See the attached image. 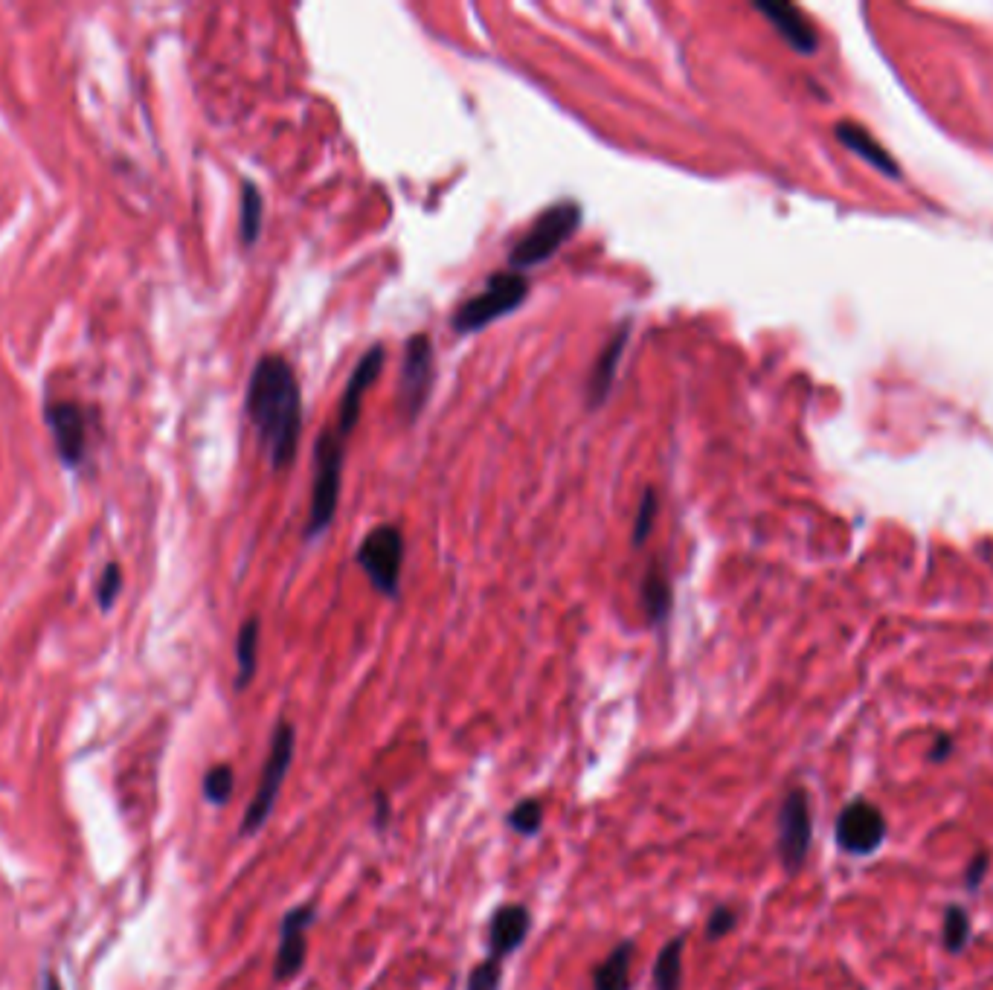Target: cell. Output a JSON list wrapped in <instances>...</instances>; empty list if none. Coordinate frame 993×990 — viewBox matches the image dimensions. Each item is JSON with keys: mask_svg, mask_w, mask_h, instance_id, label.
<instances>
[{"mask_svg": "<svg viewBox=\"0 0 993 990\" xmlns=\"http://www.w3.org/2000/svg\"><path fill=\"white\" fill-rule=\"evenodd\" d=\"M247 416L273 471L291 468L300 448L302 392L291 363L282 355H265L253 366L247 384Z\"/></svg>", "mask_w": 993, "mask_h": 990, "instance_id": "obj_1", "label": "cell"}, {"mask_svg": "<svg viewBox=\"0 0 993 990\" xmlns=\"http://www.w3.org/2000/svg\"><path fill=\"white\" fill-rule=\"evenodd\" d=\"M343 453L346 439L334 433V427L323 430L314 445V482H311V506H308V523H305V540L320 538L331 523L340 506V485H343Z\"/></svg>", "mask_w": 993, "mask_h": 990, "instance_id": "obj_2", "label": "cell"}, {"mask_svg": "<svg viewBox=\"0 0 993 990\" xmlns=\"http://www.w3.org/2000/svg\"><path fill=\"white\" fill-rule=\"evenodd\" d=\"M294 752H297V729L291 720H279L271 735V747H268V758L259 776V787L250 799V805L244 810L241 819V834H259L265 828V822L271 819L276 799L282 793V784L288 779V770L294 764Z\"/></svg>", "mask_w": 993, "mask_h": 990, "instance_id": "obj_3", "label": "cell"}, {"mask_svg": "<svg viewBox=\"0 0 993 990\" xmlns=\"http://www.w3.org/2000/svg\"><path fill=\"white\" fill-rule=\"evenodd\" d=\"M529 297V279L517 270H506V273H494L488 276L485 288L480 294H474L471 300H465L451 317V326L459 334H474V331L485 329L488 323L506 317L517 311Z\"/></svg>", "mask_w": 993, "mask_h": 990, "instance_id": "obj_4", "label": "cell"}, {"mask_svg": "<svg viewBox=\"0 0 993 990\" xmlns=\"http://www.w3.org/2000/svg\"><path fill=\"white\" fill-rule=\"evenodd\" d=\"M581 221H584V212H581V204H575V201H561V204L549 207L543 215H538V221L529 227V233L512 247V253H509L512 270L520 273V270L549 262L564 247V241L572 239V233L581 227Z\"/></svg>", "mask_w": 993, "mask_h": 990, "instance_id": "obj_5", "label": "cell"}, {"mask_svg": "<svg viewBox=\"0 0 993 990\" xmlns=\"http://www.w3.org/2000/svg\"><path fill=\"white\" fill-rule=\"evenodd\" d=\"M358 567L366 572V578L372 581V587L381 596L395 599L401 590V567H404V535L384 523L375 526L355 552Z\"/></svg>", "mask_w": 993, "mask_h": 990, "instance_id": "obj_6", "label": "cell"}, {"mask_svg": "<svg viewBox=\"0 0 993 990\" xmlns=\"http://www.w3.org/2000/svg\"><path fill=\"white\" fill-rule=\"evenodd\" d=\"M436 381V352L430 334H413L404 343V360H401V407L407 421H416L427 407V398Z\"/></svg>", "mask_w": 993, "mask_h": 990, "instance_id": "obj_7", "label": "cell"}, {"mask_svg": "<svg viewBox=\"0 0 993 990\" xmlns=\"http://www.w3.org/2000/svg\"><path fill=\"white\" fill-rule=\"evenodd\" d=\"M44 419L56 439L61 459L70 468L82 465L91 442V410L76 401H50L44 407Z\"/></svg>", "mask_w": 993, "mask_h": 990, "instance_id": "obj_8", "label": "cell"}, {"mask_svg": "<svg viewBox=\"0 0 993 990\" xmlns=\"http://www.w3.org/2000/svg\"><path fill=\"white\" fill-rule=\"evenodd\" d=\"M811 802L802 787L790 790L779 808V857L787 871H799L811 848Z\"/></svg>", "mask_w": 993, "mask_h": 990, "instance_id": "obj_9", "label": "cell"}, {"mask_svg": "<svg viewBox=\"0 0 993 990\" xmlns=\"http://www.w3.org/2000/svg\"><path fill=\"white\" fill-rule=\"evenodd\" d=\"M314 921H317V906L314 903H302L282 918L279 950H276V961H273V979L276 982H291L305 967V959H308L305 932L311 930Z\"/></svg>", "mask_w": 993, "mask_h": 990, "instance_id": "obj_10", "label": "cell"}, {"mask_svg": "<svg viewBox=\"0 0 993 990\" xmlns=\"http://www.w3.org/2000/svg\"><path fill=\"white\" fill-rule=\"evenodd\" d=\"M384 360H387V352L384 346H372L355 366L346 390H343V398H340V407H337V424H334V433L340 439H349L355 424L361 419V407H363V395L366 390L378 381L381 369H384Z\"/></svg>", "mask_w": 993, "mask_h": 990, "instance_id": "obj_11", "label": "cell"}, {"mask_svg": "<svg viewBox=\"0 0 993 990\" xmlns=\"http://www.w3.org/2000/svg\"><path fill=\"white\" fill-rule=\"evenodd\" d=\"M886 837V819L869 802H851L840 813L837 840L848 854H872Z\"/></svg>", "mask_w": 993, "mask_h": 990, "instance_id": "obj_12", "label": "cell"}, {"mask_svg": "<svg viewBox=\"0 0 993 990\" xmlns=\"http://www.w3.org/2000/svg\"><path fill=\"white\" fill-rule=\"evenodd\" d=\"M631 340V323H622L616 334L604 343V349L599 352V358L593 360L590 366V375H587V407L596 410L602 407L607 401V395L613 390V381H616V372H619V363L625 358V346Z\"/></svg>", "mask_w": 993, "mask_h": 990, "instance_id": "obj_13", "label": "cell"}, {"mask_svg": "<svg viewBox=\"0 0 993 990\" xmlns=\"http://www.w3.org/2000/svg\"><path fill=\"white\" fill-rule=\"evenodd\" d=\"M532 930V915L523 903H506L491 915L488 924V956L506 961L517 953Z\"/></svg>", "mask_w": 993, "mask_h": 990, "instance_id": "obj_14", "label": "cell"}, {"mask_svg": "<svg viewBox=\"0 0 993 990\" xmlns=\"http://www.w3.org/2000/svg\"><path fill=\"white\" fill-rule=\"evenodd\" d=\"M755 9L776 27V32H782V38L793 50H799V53H813L816 50V32L796 6H790V3H755Z\"/></svg>", "mask_w": 993, "mask_h": 990, "instance_id": "obj_15", "label": "cell"}, {"mask_svg": "<svg viewBox=\"0 0 993 990\" xmlns=\"http://www.w3.org/2000/svg\"><path fill=\"white\" fill-rule=\"evenodd\" d=\"M636 956V941H619L596 970H593V990H631V964Z\"/></svg>", "mask_w": 993, "mask_h": 990, "instance_id": "obj_16", "label": "cell"}, {"mask_svg": "<svg viewBox=\"0 0 993 990\" xmlns=\"http://www.w3.org/2000/svg\"><path fill=\"white\" fill-rule=\"evenodd\" d=\"M671 581L668 575L662 570L660 564H651L642 584H639V601H642V610L648 616L651 625H662L671 613Z\"/></svg>", "mask_w": 993, "mask_h": 990, "instance_id": "obj_17", "label": "cell"}, {"mask_svg": "<svg viewBox=\"0 0 993 990\" xmlns=\"http://www.w3.org/2000/svg\"><path fill=\"white\" fill-rule=\"evenodd\" d=\"M683 950H686V935H674L662 947L654 961V990L683 988Z\"/></svg>", "mask_w": 993, "mask_h": 990, "instance_id": "obj_18", "label": "cell"}, {"mask_svg": "<svg viewBox=\"0 0 993 990\" xmlns=\"http://www.w3.org/2000/svg\"><path fill=\"white\" fill-rule=\"evenodd\" d=\"M259 636H262V625H259L256 616L241 625L239 639H236V665H239L236 689H247V683L256 674V665H259Z\"/></svg>", "mask_w": 993, "mask_h": 990, "instance_id": "obj_19", "label": "cell"}, {"mask_svg": "<svg viewBox=\"0 0 993 990\" xmlns=\"http://www.w3.org/2000/svg\"><path fill=\"white\" fill-rule=\"evenodd\" d=\"M262 218H265V198L253 180L241 183V241L253 247L259 233H262Z\"/></svg>", "mask_w": 993, "mask_h": 990, "instance_id": "obj_20", "label": "cell"}, {"mask_svg": "<svg viewBox=\"0 0 993 990\" xmlns=\"http://www.w3.org/2000/svg\"><path fill=\"white\" fill-rule=\"evenodd\" d=\"M506 822H509V828H512L514 834H520V837H538L543 828V805L538 799H523V802H517L509 810Z\"/></svg>", "mask_w": 993, "mask_h": 990, "instance_id": "obj_21", "label": "cell"}, {"mask_svg": "<svg viewBox=\"0 0 993 990\" xmlns=\"http://www.w3.org/2000/svg\"><path fill=\"white\" fill-rule=\"evenodd\" d=\"M233 787H236V776H233V767L230 764H215L207 770L204 776V796L207 802L212 805H227L230 796H233Z\"/></svg>", "mask_w": 993, "mask_h": 990, "instance_id": "obj_22", "label": "cell"}, {"mask_svg": "<svg viewBox=\"0 0 993 990\" xmlns=\"http://www.w3.org/2000/svg\"><path fill=\"white\" fill-rule=\"evenodd\" d=\"M657 514H660V497L654 488H645L642 491V500H639V509H636V523H633V546H642L654 523H657Z\"/></svg>", "mask_w": 993, "mask_h": 990, "instance_id": "obj_23", "label": "cell"}, {"mask_svg": "<svg viewBox=\"0 0 993 990\" xmlns=\"http://www.w3.org/2000/svg\"><path fill=\"white\" fill-rule=\"evenodd\" d=\"M503 985V961L488 956L468 973V990H500Z\"/></svg>", "mask_w": 993, "mask_h": 990, "instance_id": "obj_24", "label": "cell"}, {"mask_svg": "<svg viewBox=\"0 0 993 990\" xmlns=\"http://www.w3.org/2000/svg\"><path fill=\"white\" fill-rule=\"evenodd\" d=\"M967 935H970V924H967L964 909L950 906L947 909V918H944V944H947V950H962Z\"/></svg>", "mask_w": 993, "mask_h": 990, "instance_id": "obj_25", "label": "cell"}, {"mask_svg": "<svg viewBox=\"0 0 993 990\" xmlns=\"http://www.w3.org/2000/svg\"><path fill=\"white\" fill-rule=\"evenodd\" d=\"M120 590H122L120 564H108V567H105V572H102V581H99V587H96V599H99V607H102V610H108V607L117 601Z\"/></svg>", "mask_w": 993, "mask_h": 990, "instance_id": "obj_26", "label": "cell"}, {"mask_svg": "<svg viewBox=\"0 0 993 990\" xmlns=\"http://www.w3.org/2000/svg\"><path fill=\"white\" fill-rule=\"evenodd\" d=\"M735 924H738V915H735L732 906H715L709 912V918H706V938L709 941H718V938L735 930Z\"/></svg>", "mask_w": 993, "mask_h": 990, "instance_id": "obj_27", "label": "cell"}, {"mask_svg": "<svg viewBox=\"0 0 993 990\" xmlns=\"http://www.w3.org/2000/svg\"><path fill=\"white\" fill-rule=\"evenodd\" d=\"M375 810H378V819L375 822H378V828H384L387 819H390V802H387V796H381V793L375 796Z\"/></svg>", "mask_w": 993, "mask_h": 990, "instance_id": "obj_28", "label": "cell"}, {"mask_svg": "<svg viewBox=\"0 0 993 990\" xmlns=\"http://www.w3.org/2000/svg\"><path fill=\"white\" fill-rule=\"evenodd\" d=\"M947 747H950V741H947V738H938V747H935V752H933L935 761H938V758H944V752H947Z\"/></svg>", "mask_w": 993, "mask_h": 990, "instance_id": "obj_29", "label": "cell"}, {"mask_svg": "<svg viewBox=\"0 0 993 990\" xmlns=\"http://www.w3.org/2000/svg\"><path fill=\"white\" fill-rule=\"evenodd\" d=\"M44 990H61L59 979H56V976H53V973H50V976H47V982H44Z\"/></svg>", "mask_w": 993, "mask_h": 990, "instance_id": "obj_30", "label": "cell"}]
</instances>
